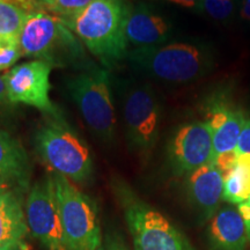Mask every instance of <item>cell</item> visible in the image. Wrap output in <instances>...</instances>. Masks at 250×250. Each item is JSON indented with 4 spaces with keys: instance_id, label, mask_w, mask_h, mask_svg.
Instances as JSON below:
<instances>
[{
    "instance_id": "6da1fadb",
    "label": "cell",
    "mask_w": 250,
    "mask_h": 250,
    "mask_svg": "<svg viewBox=\"0 0 250 250\" xmlns=\"http://www.w3.org/2000/svg\"><path fill=\"white\" fill-rule=\"evenodd\" d=\"M131 7L129 0H94L79 13L62 19L89 54L109 71L129 54L125 30Z\"/></svg>"
},
{
    "instance_id": "7a4b0ae2",
    "label": "cell",
    "mask_w": 250,
    "mask_h": 250,
    "mask_svg": "<svg viewBox=\"0 0 250 250\" xmlns=\"http://www.w3.org/2000/svg\"><path fill=\"white\" fill-rule=\"evenodd\" d=\"M127 62L137 73L167 83H189L210 74L215 66L213 48L203 41H169L134 48Z\"/></svg>"
},
{
    "instance_id": "3957f363",
    "label": "cell",
    "mask_w": 250,
    "mask_h": 250,
    "mask_svg": "<svg viewBox=\"0 0 250 250\" xmlns=\"http://www.w3.org/2000/svg\"><path fill=\"white\" fill-rule=\"evenodd\" d=\"M19 44L23 57L45 62L52 67L85 71L98 66L90 62L86 48L65 21L45 11L29 12Z\"/></svg>"
},
{
    "instance_id": "277c9868",
    "label": "cell",
    "mask_w": 250,
    "mask_h": 250,
    "mask_svg": "<svg viewBox=\"0 0 250 250\" xmlns=\"http://www.w3.org/2000/svg\"><path fill=\"white\" fill-rule=\"evenodd\" d=\"M36 154L51 169L77 184L94 179V160L85 140L64 117H46L34 133Z\"/></svg>"
},
{
    "instance_id": "5b68a950",
    "label": "cell",
    "mask_w": 250,
    "mask_h": 250,
    "mask_svg": "<svg viewBox=\"0 0 250 250\" xmlns=\"http://www.w3.org/2000/svg\"><path fill=\"white\" fill-rule=\"evenodd\" d=\"M66 90L94 136L111 143L116 133V112L110 72L102 66L79 71L66 79Z\"/></svg>"
},
{
    "instance_id": "8992f818",
    "label": "cell",
    "mask_w": 250,
    "mask_h": 250,
    "mask_svg": "<svg viewBox=\"0 0 250 250\" xmlns=\"http://www.w3.org/2000/svg\"><path fill=\"white\" fill-rule=\"evenodd\" d=\"M115 192L132 237L134 250H193L184 234L161 212L144 202L125 183H115Z\"/></svg>"
},
{
    "instance_id": "52a82bcc",
    "label": "cell",
    "mask_w": 250,
    "mask_h": 250,
    "mask_svg": "<svg viewBox=\"0 0 250 250\" xmlns=\"http://www.w3.org/2000/svg\"><path fill=\"white\" fill-rule=\"evenodd\" d=\"M62 228V250H99L102 243L98 205L72 181L51 173Z\"/></svg>"
},
{
    "instance_id": "ba28073f",
    "label": "cell",
    "mask_w": 250,
    "mask_h": 250,
    "mask_svg": "<svg viewBox=\"0 0 250 250\" xmlns=\"http://www.w3.org/2000/svg\"><path fill=\"white\" fill-rule=\"evenodd\" d=\"M121 109L125 136L133 151L151 152L159 139L162 105L153 87L133 79L120 85Z\"/></svg>"
},
{
    "instance_id": "9c48e42d",
    "label": "cell",
    "mask_w": 250,
    "mask_h": 250,
    "mask_svg": "<svg viewBox=\"0 0 250 250\" xmlns=\"http://www.w3.org/2000/svg\"><path fill=\"white\" fill-rule=\"evenodd\" d=\"M48 62L33 61L15 65L2 76L11 104H27L36 108L46 117L61 118L62 114L50 98V74Z\"/></svg>"
},
{
    "instance_id": "30bf717a",
    "label": "cell",
    "mask_w": 250,
    "mask_h": 250,
    "mask_svg": "<svg viewBox=\"0 0 250 250\" xmlns=\"http://www.w3.org/2000/svg\"><path fill=\"white\" fill-rule=\"evenodd\" d=\"M24 211L31 237L44 250H62L61 213L51 174L33 184Z\"/></svg>"
},
{
    "instance_id": "8fae6325",
    "label": "cell",
    "mask_w": 250,
    "mask_h": 250,
    "mask_svg": "<svg viewBox=\"0 0 250 250\" xmlns=\"http://www.w3.org/2000/svg\"><path fill=\"white\" fill-rule=\"evenodd\" d=\"M168 161L176 176L213 164L212 131L204 121L184 123L175 130L168 144Z\"/></svg>"
},
{
    "instance_id": "7c38bea8",
    "label": "cell",
    "mask_w": 250,
    "mask_h": 250,
    "mask_svg": "<svg viewBox=\"0 0 250 250\" xmlns=\"http://www.w3.org/2000/svg\"><path fill=\"white\" fill-rule=\"evenodd\" d=\"M173 23L145 2L132 5L126 22V39L134 48L160 45L173 37Z\"/></svg>"
},
{
    "instance_id": "4fadbf2b",
    "label": "cell",
    "mask_w": 250,
    "mask_h": 250,
    "mask_svg": "<svg viewBox=\"0 0 250 250\" xmlns=\"http://www.w3.org/2000/svg\"><path fill=\"white\" fill-rule=\"evenodd\" d=\"M187 193L192 208L206 220L220 208L224 195V177L213 164H208L188 174Z\"/></svg>"
},
{
    "instance_id": "5bb4252c",
    "label": "cell",
    "mask_w": 250,
    "mask_h": 250,
    "mask_svg": "<svg viewBox=\"0 0 250 250\" xmlns=\"http://www.w3.org/2000/svg\"><path fill=\"white\" fill-rule=\"evenodd\" d=\"M23 193L9 189L0 197V250H29Z\"/></svg>"
},
{
    "instance_id": "9a60e30c",
    "label": "cell",
    "mask_w": 250,
    "mask_h": 250,
    "mask_svg": "<svg viewBox=\"0 0 250 250\" xmlns=\"http://www.w3.org/2000/svg\"><path fill=\"white\" fill-rule=\"evenodd\" d=\"M31 170L29 156L21 143L0 129V179L24 193L29 190Z\"/></svg>"
},
{
    "instance_id": "2e32d148",
    "label": "cell",
    "mask_w": 250,
    "mask_h": 250,
    "mask_svg": "<svg viewBox=\"0 0 250 250\" xmlns=\"http://www.w3.org/2000/svg\"><path fill=\"white\" fill-rule=\"evenodd\" d=\"M211 250H245L249 242L245 221L237 208H219L208 229Z\"/></svg>"
},
{
    "instance_id": "e0dca14e",
    "label": "cell",
    "mask_w": 250,
    "mask_h": 250,
    "mask_svg": "<svg viewBox=\"0 0 250 250\" xmlns=\"http://www.w3.org/2000/svg\"><path fill=\"white\" fill-rule=\"evenodd\" d=\"M240 109L234 96V89L230 85H221L208 93L203 100L202 112L204 121L212 133L226 123L233 112Z\"/></svg>"
},
{
    "instance_id": "ac0fdd59",
    "label": "cell",
    "mask_w": 250,
    "mask_h": 250,
    "mask_svg": "<svg viewBox=\"0 0 250 250\" xmlns=\"http://www.w3.org/2000/svg\"><path fill=\"white\" fill-rule=\"evenodd\" d=\"M29 11L11 0H0V45H20Z\"/></svg>"
},
{
    "instance_id": "d6986e66",
    "label": "cell",
    "mask_w": 250,
    "mask_h": 250,
    "mask_svg": "<svg viewBox=\"0 0 250 250\" xmlns=\"http://www.w3.org/2000/svg\"><path fill=\"white\" fill-rule=\"evenodd\" d=\"M247 120L248 118H247L246 111L242 108H240L230 115V117L220 129L212 133L213 161L218 155L223 154V153L235 151L239 137Z\"/></svg>"
},
{
    "instance_id": "ffe728a7",
    "label": "cell",
    "mask_w": 250,
    "mask_h": 250,
    "mask_svg": "<svg viewBox=\"0 0 250 250\" xmlns=\"http://www.w3.org/2000/svg\"><path fill=\"white\" fill-rule=\"evenodd\" d=\"M239 0H199L197 13L219 23H229L237 17Z\"/></svg>"
},
{
    "instance_id": "44dd1931",
    "label": "cell",
    "mask_w": 250,
    "mask_h": 250,
    "mask_svg": "<svg viewBox=\"0 0 250 250\" xmlns=\"http://www.w3.org/2000/svg\"><path fill=\"white\" fill-rule=\"evenodd\" d=\"M42 11L49 12L61 18H68L79 13L94 0H37Z\"/></svg>"
},
{
    "instance_id": "7402d4cb",
    "label": "cell",
    "mask_w": 250,
    "mask_h": 250,
    "mask_svg": "<svg viewBox=\"0 0 250 250\" xmlns=\"http://www.w3.org/2000/svg\"><path fill=\"white\" fill-rule=\"evenodd\" d=\"M21 57L20 45H0V72L11 70Z\"/></svg>"
},
{
    "instance_id": "603a6c76",
    "label": "cell",
    "mask_w": 250,
    "mask_h": 250,
    "mask_svg": "<svg viewBox=\"0 0 250 250\" xmlns=\"http://www.w3.org/2000/svg\"><path fill=\"white\" fill-rule=\"evenodd\" d=\"M237 156L239 155H237V153L235 151H230L223 153V154L218 155L217 158L214 159L213 165L218 168L219 171L223 175L224 179H226L228 175L232 173L234 168H235Z\"/></svg>"
},
{
    "instance_id": "cb8c5ba5",
    "label": "cell",
    "mask_w": 250,
    "mask_h": 250,
    "mask_svg": "<svg viewBox=\"0 0 250 250\" xmlns=\"http://www.w3.org/2000/svg\"><path fill=\"white\" fill-rule=\"evenodd\" d=\"M99 250H129L125 245L123 236L120 233L110 230L102 237V243Z\"/></svg>"
},
{
    "instance_id": "d4e9b609",
    "label": "cell",
    "mask_w": 250,
    "mask_h": 250,
    "mask_svg": "<svg viewBox=\"0 0 250 250\" xmlns=\"http://www.w3.org/2000/svg\"><path fill=\"white\" fill-rule=\"evenodd\" d=\"M235 152L237 155L242 154H250V118L246 121L241 134L239 137V142H237Z\"/></svg>"
},
{
    "instance_id": "484cf974",
    "label": "cell",
    "mask_w": 250,
    "mask_h": 250,
    "mask_svg": "<svg viewBox=\"0 0 250 250\" xmlns=\"http://www.w3.org/2000/svg\"><path fill=\"white\" fill-rule=\"evenodd\" d=\"M236 166L241 171L247 192H248L250 198V154H242L237 156Z\"/></svg>"
},
{
    "instance_id": "4316f807",
    "label": "cell",
    "mask_w": 250,
    "mask_h": 250,
    "mask_svg": "<svg viewBox=\"0 0 250 250\" xmlns=\"http://www.w3.org/2000/svg\"><path fill=\"white\" fill-rule=\"evenodd\" d=\"M237 18L246 24H250V0H239Z\"/></svg>"
},
{
    "instance_id": "83f0119b",
    "label": "cell",
    "mask_w": 250,
    "mask_h": 250,
    "mask_svg": "<svg viewBox=\"0 0 250 250\" xmlns=\"http://www.w3.org/2000/svg\"><path fill=\"white\" fill-rule=\"evenodd\" d=\"M154 1H166L169 2V4L181 6V7L183 8L191 9V11L196 12L197 5H198L199 0H154Z\"/></svg>"
},
{
    "instance_id": "f1b7e54d",
    "label": "cell",
    "mask_w": 250,
    "mask_h": 250,
    "mask_svg": "<svg viewBox=\"0 0 250 250\" xmlns=\"http://www.w3.org/2000/svg\"><path fill=\"white\" fill-rule=\"evenodd\" d=\"M11 104L7 96V90H6V85L2 76H0V110Z\"/></svg>"
},
{
    "instance_id": "f546056e",
    "label": "cell",
    "mask_w": 250,
    "mask_h": 250,
    "mask_svg": "<svg viewBox=\"0 0 250 250\" xmlns=\"http://www.w3.org/2000/svg\"><path fill=\"white\" fill-rule=\"evenodd\" d=\"M9 189H12V188L9 187V184L6 183L4 180L0 179V197L4 195L6 191H8Z\"/></svg>"
},
{
    "instance_id": "4dcf8cb0",
    "label": "cell",
    "mask_w": 250,
    "mask_h": 250,
    "mask_svg": "<svg viewBox=\"0 0 250 250\" xmlns=\"http://www.w3.org/2000/svg\"><path fill=\"white\" fill-rule=\"evenodd\" d=\"M248 202L250 203V198L248 199ZM246 227H247V232H248V237H249V241H250V223L248 225H246Z\"/></svg>"
}]
</instances>
